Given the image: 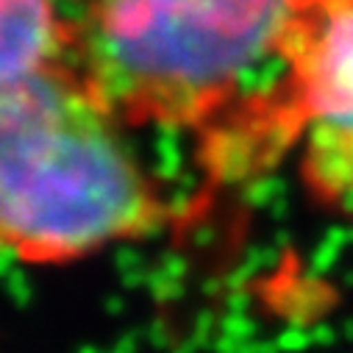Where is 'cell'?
<instances>
[{
	"label": "cell",
	"mask_w": 353,
	"mask_h": 353,
	"mask_svg": "<svg viewBox=\"0 0 353 353\" xmlns=\"http://www.w3.org/2000/svg\"><path fill=\"white\" fill-rule=\"evenodd\" d=\"M270 134L295 139L325 206L353 203V0H312L284 59Z\"/></svg>",
	"instance_id": "cell-3"
},
{
	"label": "cell",
	"mask_w": 353,
	"mask_h": 353,
	"mask_svg": "<svg viewBox=\"0 0 353 353\" xmlns=\"http://www.w3.org/2000/svg\"><path fill=\"white\" fill-rule=\"evenodd\" d=\"M312 0H61L67 61L125 125L209 131L284 75Z\"/></svg>",
	"instance_id": "cell-2"
},
{
	"label": "cell",
	"mask_w": 353,
	"mask_h": 353,
	"mask_svg": "<svg viewBox=\"0 0 353 353\" xmlns=\"http://www.w3.org/2000/svg\"><path fill=\"white\" fill-rule=\"evenodd\" d=\"M67 61L61 0H0V81Z\"/></svg>",
	"instance_id": "cell-4"
},
{
	"label": "cell",
	"mask_w": 353,
	"mask_h": 353,
	"mask_svg": "<svg viewBox=\"0 0 353 353\" xmlns=\"http://www.w3.org/2000/svg\"><path fill=\"white\" fill-rule=\"evenodd\" d=\"M167 220L125 125L70 61L0 81V256L70 264Z\"/></svg>",
	"instance_id": "cell-1"
}]
</instances>
